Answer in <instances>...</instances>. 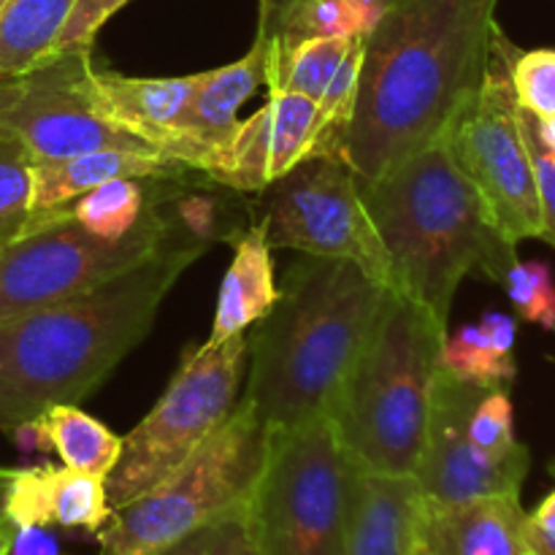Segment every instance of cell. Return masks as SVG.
I'll list each match as a JSON object with an SVG mask.
<instances>
[{"instance_id":"obj_9","label":"cell","mask_w":555,"mask_h":555,"mask_svg":"<svg viewBox=\"0 0 555 555\" xmlns=\"http://www.w3.org/2000/svg\"><path fill=\"white\" fill-rule=\"evenodd\" d=\"M515 49L496 25L482 85L461 103L442 141L482 198L496 231L518 247L526 238H540L542 217L509 76Z\"/></svg>"},{"instance_id":"obj_15","label":"cell","mask_w":555,"mask_h":555,"mask_svg":"<svg viewBox=\"0 0 555 555\" xmlns=\"http://www.w3.org/2000/svg\"><path fill=\"white\" fill-rule=\"evenodd\" d=\"M266 65H269V36L258 30V38L244 57L222 68L206 70L166 155L188 166L190 171L204 173L206 166L231 141L238 125V108L266 81Z\"/></svg>"},{"instance_id":"obj_18","label":"cell","mask_w":555,"mask_h":555,"mask_svg":"<svg viewBox=\"0 0 555 555\" xmlns=\"http://www.w3.org/2000/svg\"><path fill=\"white\" fill-rule=\"evenodd\" d=\"M108 515L112 504L106 477L52 464L14 469L5 499V518L20 531L60 526L98 534Z\"/></svg>"},{"instance_id":"obj_6","label":"cell","mask_w":555,"mask_h":555,"mask_svg":"<svg viewBox=\"0 0 555 555\" xmlns=\"http://www.w3.org/2000/svg\"><path fill=\"white\" fill-rule=\"evenodd\" d=\"M358 466L328 417L266 437V455L244 504L253 555H339Z\"/></svg>"},{"instance_id":"obj_32","label":"cell","mask_w":555,"mask_h":555,"mask_svg":"<svg viewBox=\"0 0 555 555\" xmlns=\"http://www.w3.org/2000/svg\"><path fill=\"white\" fill-rule=\"evenodd\" d=\"M520 130H524L526 150L531 157V171H534L537 204H540L542 233L540 238L555 247V150L542 135V125L534 114L520 108Z\"/></svg>"},{"instance_id":"obj_42","label":"cell","mask_w":555,"mask_h":555,"mask_svg":"<svg viewBox=\"0 0 555 555\" xmlns=\"http://www.w3.org/2000/svg\"><path fill=\"white\" fill-rule=\"evenodd\" d=\"M3 3H5V0H0V9H3Z\"/></svg>"},{"instance_id":"obj_31","label":"cell","mask_w":555,"mask_h":555,"mask_svg":"<svg viewBox=\"0 0 555 555\" xmlns=\"http://www.w3.org/2000/svg\"><path fill=\"white\" fill-rule=\"evenodd\" d=\"M509 76L515 101L524 112L542 122L555 117V49H515Z\"/></svg>"},{"instance_id":"obj_35","label":"cell","mask_w":555,"mask_h":555,"mask_svg":"<svg viewBox=\"0 0 555 555\" xmlns=\"http://www.w3.org/2000/svg\"><path fill=\"white\" fill-rule=\"evenodd\" d=\"M198 555H253L247 526H244V509L242 513L231 515V518L220 520V524L211 529L209 542H206L204 551Z\"/></svg>"},{"instance_id":"obj_14","label":"cell","mask_w":555,"mask_h":555,"mask_svg":"<svg viewBox=\"0 0 555 555\" xmlns=\"http://www.w3.org/2000/svg\"><path fill=\"white\" fill-rule=\"evenodd\" d=\"M320 122L323 114L318 101L269 87V101L236 125L231 141L204 173L238 193H260L312 155Z\"/></svg>"},{"instance_id":"obj_21","label":"cell","mask_w":555,"mask_h":555,"mask_svg":"<svg viewBox=\"0 0 555 555\" xmlns=\"http://www.w3.org/2000/svg\"><path fill=\"white\" fill-rule=\"evenodd\" d=\"M276 296H280V287L274 276L271 244L263 225L253 222V228L236 238L233 260L222 276L211 334L201 347L206 350L220 347L231 336L244 334L249 325L260 323L276 304Z\"/></svg>"},{"instance_id":"obj_23","label":"cell","mask_w":555,"mask_h":555,"mask_svg":"<svg viewBox=\"0 0 555 555\" xmlns=\"http://www.w3.org/2000/svg\"><path fill=\"white\" fill-rule=\"evenodd\" d=\"M515 339H518V325L513 314L488 309L480 323L461 325L453 334L448 331L439 347V369L461 383L507 388V383H513L518 374Z\"/></svg>"},{"instance_id":"obj_8","label":"cell","mask_w":555,"mask_h":555,"mask_svg":"<svg viewBox=\"0 0 555 555\" xmlns=\"http://www.w3.org/2000/svg\"><path fill=\"white\" fill-rule=\"evenodd\" d=\"M247 361L249 341L244 334L211 350L198 347L184 358L160 401L122 439L117 464L106 477L112 509L166 480L231 417Z\"/></svg>"},{"instance_id":"obj_12","label":"cell","mask_w":555,"mask_h":555,"mask_svg":"<svg viewBox=\"0 0 555 555\" xmlns=\"http://www.w3.org/2000/svg\"><path fill=\"white\" fill-rule=\"evenodd\" d=\"M92 65V47H79L49 54L25 74L0 76V141L22 146L30 160L103 146L155 152L92 112L87 98Z\"/></svg>"},{"instance_id":"obj_43","label":"cell","mask_w":555,"mask_h":555,"mask_svg":"<svg viewBox=\"0 0 555 555\" xmlns=\"http://www.w3.org/2000/svg\"><path fill=\"white\" fill-rule=\"evenodd\" d=\"M553 472H555V466H553Z\"/></svg>"},{"instance_id":"obj_1","label":"cell","mask_w":555,"mask_h":555,"mask_svg":"<svg viewBox=\"0 0 555 555\" xmlns=\"http://www.w3.org/2000/svg\"><path fill=\"white\" fill-rule=\"evenodd\" d=\"M496 0H393L363 41L345 160L377 182L442 139L461 103L482 85Z\"/></svg>"},{"instance_id":"obj_26","label":"cell","mask_w":555,"mask_h":555,"mask_svg":"<svg viewBox=\"0 0 555 555\" xmlns=\"http://www.w3.org/2000/svg\"><path fill=\"white\" fill-rule=\"evenodd\" d=\"M263 33V30H260ZM269 36V33H266ZM356 38H309V41L280 47L269 36V65H266V85L276 90L298 92L312 101H323L325 90L334 81L336 70L347 60L358 41Z\"/></svg>"},{"instance_id":"obj_2","label":"cell","mask_w":555,"mask_h":555,"mask_svg":"<svg viewBox=\"0 0 555 555\" xmlns=\"http://www.w3.org/2000/svg\"><path fill=\"white\" fill-rule=\"evenodd\" d=\"M204 244L168 238L108 280L0 325V431L79 404L150 334L163 298Z\"/></svg>"},{"instance_id":"obj_27","label":"cell","mask_w":555,"mask_h":555,"mask_svg":"<svg viewBox=\"0 0 555 555\" xmlns=\"http://www.w3.org/2000/svg\"><path fill=\"white\" fill-rule=\"evenodd\" d=\"M152 182L155 179H112L79 195L65 211L92 236L119 242L139 225L146 209L157 201V195L150 193Z\"/></svg>"},{"instance_id":"obj_11","label":"cell","mask_w":555,"mask_h":555,"mask_svg":"<svg viewBox=\"0 0 555 555\" xmlns=\"http://www.w3.org/2000/svg\"><path fill=\"white\" fill-rule=\"evenodd\" d=\"M168 238H173L171 220L157 201L119 242L92 236L68 211L52 217L0 253V325L108 280L150 258Z\"/></svg>"},{"instance_id":"obj_19","label":"cell","mask_w":555,"mask_h":555,"mask_svg":"<svg viewBox=\"0 0 555 555\" xmlns=\"http://www.w3.org/2000/svg\"><path fill=\"white\" fill-rule=\"evenodd\" d=\"M423 499L415 477L369 475L358 469L350 524L339 555H412L417 551Z\"/></svg>"},{"instance_id":"obj_30","label":"cell","mask_w":555,"mask_h":555,"mask_svg":"<svg viewBox=\"0 0 555 555\" xmlns=\"http://www.w3.org/2000/svg\"><path fill=\"white\" fill-rule=\"evenodd\" d=\"M502 287L507 291L520 320L555 331V276L545 260H515L504 274Z\"/></svg>"},{"instance_id":"obj_7","label":"cell","mask_w":555,"mask_h":555,"mask_svg":"<svg viewBox=\"0 0 555 555\" xmlns=\"http://www.w3.org/2000/svg\"><path fill=\"white\" fill-rule=\"evenodd\" d=\"M266 431L238 401L225 423L177 472L112 509L98 555H157L242 513L266 455Z\"/></svg>"},{"instance_id":"obj_38","label":"cell","mask_w":555,"mask_h":555,"mask_svg":"<svg viewBox=\"0 0 555 555\" xmlns=\"http://www.w3.org/2000/svg\"><path fill=\"white\" fill-rule=\"evenodd\" d=\"M14 469H0V520H5V499H9V486Z\"/></svg>"},{"instance_id":"obj_33","label":"cell","mask_w":555,"mask_h":555,"mask_svg":"<svg viewBox=\"0 0 555 555\" xmlns=\"http://www.w3.org/2000/svg\"><path fill=\"white\" fill-rule=\"evenodd\" d=\"M128 3L130 0H76L74 11H70L63 33H60L54 52L92 47V43H95L98 30H101V27Z\"/></svg>"},{"instance_id":"obj_20","label":"cell","mask_w":555,"mask_h":555,"mask_svg":"<svg viewBox=\"0 0 555 555\" xmlns=\"http://www.w3.org/2000/svg\"><path fill=\"white\" fill-rule=\"evenodd\" d=\"M520 496H493L453 507H423L421 555H526Z\"/></svg>"},{"instance_id":"obj_39","label":"cell","mask_w":555,"mask_h":555,"mask_svg":"<svg viewBox=\"0 0 555 555\" xmlns=\"http://www.w3.org/2000/svg\"><path fill=\"white\" fill-rule=\"evenodd\" d=\"M291 3H293V0H260V16L276 14V11H282L285 5H291ZM383 3L390 5L393 0H383Z\"/></svg>"},{"instance_id":"obj_41","label":"cell","mask_w":555,"mask_h":555,"mask_svg":"<svg viewBox=\"0 0 555 555\" xmlns=\"http://www.w3.org/2000/svg\"><path fill=\"white\" fill-rule=\"evenodd\" d=\"M412 555H421V547H417V551H415V553H412Z\"/></svg>"},{"instance_id":"obj_40","label":"cell","mask_w":555,"mask_h":555,"mask_svg":"<svg viewBox=\"0 0 555 555\" xmlns=\"http://www.w3.org/2000/svg\"><path fill=\"white\" fill-rule=\"evenodd\" d=\"M540 125H542V135H545V141L555 150V117L545 119V122L540 119Z\"/></svg>"},{"instance_id":"obj_28","label":"cell","mask_w":555,"mask_h":555,"mask_svg":"<svg viewBox=\"0 0 555 555\" xmlns=\"http://www.w3.org/2000/svg\"><path fill=\"white\" fill-rule=\"evenodd\" d=\"M30 157L0 141V253L20 242L30 225Z\"/></svg>"},{"instance_id":"obj_5","label":"cell","mask_w":555,"mask_h":555,"mask_svg":"<svg viewBox=\"0 0 555 555\" xmlns=\"http://www.w3.org/2000/svg\"><path fill=\"white\" fill-rule=\"evenodd\" d=\"M444 331L388 291L374 328L325 417L369 475L415 477Z\"/></svg>"},{"instance_id":"obj_10","label":"cell","mask_w":555,"mask_h":555,"mask_svg":"<svg viewBox=\"0 0 555 555\" xmlns=\"http://www.w3.org/2000/svg\"><path fill=\"white\" fill-rule=\"evenodd\" d=\"M255 222L271 249L352 260L390 291V263L363 184L341 155H309L255 193Z\"/></svg>"},{"instance_id":"obj_24","label":"cell","mask_w":555,"mask_h":555,"mask_svg":"<svg viewBox=\"0 0 555 555\" xmlns=\"http://www.w3.org/2000/svg\"><path fill=\"white\" fill-rule=\"evenodd\" d=\"M388 5L383 0H293L271 16H260L258 30L280 47L309 38L369 36Z\"/></svg>"},{"instance_id":"obj_29","label":"cell","mask_w":555,"mask_h":555,"mask_svg":"<svg viewBox=\"0 0 555 555\" xmlns=\"http://www.w3.org/2000/svg\"><path fill=\"white\" fill-rule=\"evenodd\" d=\"M466 434L472 444L488 455H507L518 448L515 437V410L507 388H477L466 415Z\"/></svg>"},{"instance_id":"obj_13","label":"cell","mask_w":555,"mask_h":555,"mask_svg":"<svg viewBox=\"0 0 555 555\" xmlns=\"http://www.w3.org/2000/svg\"><path fill=\"white\" fill-rule=\"evenodd\" d=\"M482 385L461 383L437 369L428 406L426 437L415 480L426 504L453 507L493 496H520L531 455L524 442L507 455H488L472 444L466 415Z\"/></svg>"},{"instance_id":"obj_3","label":"cell","mask_w":555,"mask_h":555,"mask_svg":"<svg viewBox=\"0 0 555 555\" xmlns=\"http://www.w3.org/2000/svg\"><path fill=\"white\" fill-rule=\"evenodd\" d=\"M388 287L352 260L304 255L249 341L242 404L266 431L328 415Z\"/></svg>"},{"instance_id":"obj_16","label":"cell","mask_w":555,"mask_h":555,"mask_svg":"<svg viewBox=\"0 0 555 555\" xmlns=\"http://www.w3.org/2000/svg\"><path fill=\"white\" fill-rule=\"evenodd\" d=\"M201 76L204 74L144 79V76H125L92 65L87 74V98L98 117L166 155L198 90Z\"/></svg>"},{"instance_id":"obj_22","label":"cell","mask_w":555,"mask_h":555,"mask_svg":"<svg viewBox=\"0 0 555 555\" xmlns=\"http://www.w3.org/2000/svg\"><path fill=\"white\" fill-rule=\"evenodd\" d=\"M14 434L22 444L49 448L60 455L63 466L87 475L108 477L122 450V437L81 412L76 404L49 406L36 421L20 426Z\"/></svg>"},{"instance_id":"obj_17","label":"cell","mask_w":555,"mask_h":555,"mask_svg":"<svg viewBox=\"0 0 555 555\" xmlns=\"http://www.w3.org/2000/svg\"><path fill=\"white\" fill-rule=\"evenodd\" d=\"M190 168L179 160L160 155V152L119 150V146H103V150L79 152L68 157H49V160H30V225H43L52 217L63 215L79 195L90 193L98 184L112 179H177L188 177Z\"/></svg>"},{"instance_id":"obj_4","label":"cell","mask_w":555,"mask_h":555,"mask_svg":"<svg viewBox=\"0 0 555 555\" xmlns=\"http://www.w3.org/2000/svg\"><path fill=\"white\" fill-rule=\"evenodd\" d=\"M369 217L390 263V291L448 334L455 291L469 271L502 285L518 260L442 139L363 184Z\"/></svg>"},{"instance_id":"obj_25","label":"cell","mask_w":555,"mask_h":555,"mask_svg":"<svg viewBox=\"0 0 555 555\" xmlns=\"http://www.w3.org/2000/svg\"><path fill=\"white\" fill-rule=\"evenodd\" d=\"M76 0H5L0 9V76H16L54 54Z\"/></svg>"},{"instance_id":"obj_34","label":"cell","mask_w":555,"mask_h":555,"mask_svg":"<svg viewBox=\"0 0 555 555\" xmlns=\"http://www.w3.org/2000/svg\"><path fill=\"white\" fill-rule=\"evenodd\" d=\"M520 540L526 555H555V491L524 515Z\"/></svg>"},{"instance_id":"obj_37","label":"cell","mask_w":555,"mask_h":555,"mask_svg":"<svg viewBox=\"0 0 555 555\" xmlns=\"http://www.w3.org/2000/svg\"><path fill=\"white\" fill-rule=\"evenodd\" d=\"M16 537H20V529L9 518L0 520V555H11L16 545Z\"/></svg>"},{"instance_id":"obj_36","label":"cell","mask_w":555,"mask_h":555,"mask_svg":"<svg viewBox=\"0 0 555 555\" xmlns=\"http://www.w3.org/2000/svg\"><path fill=\"white\" fill-rule=\"evenodd\" d=\"M215 526H209V529H204V531H198V534L188 537V540L177 542V545H171V547H168V551H163V553H157V555H198L201 551H204L206 542H209L211 529H215Z\"/></svg>"}]
</instances>
